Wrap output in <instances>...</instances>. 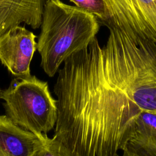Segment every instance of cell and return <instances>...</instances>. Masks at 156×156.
<instances>
[{"mask_svg":"<svg viewBox=\"0 0 156 156\" xmlns=\"http://www.w3.org/2000/svg\"><path fill=\"white\" fill-rule=\"evenodd\" d=\"M76 7L93 15L106 26L109 22L108 10L104 0H69Z\"/></svg>","mask_w":156,"mask_h":156,"instance_id":"obj_10","label":"cell"},{"mask_svg":"<svg viewBox=\"0 0 156 156\" xmlns=\"http://www.w3.org/2000/svg\"><path fill=\"white\" fill-rule=\"evenodd\" d=\"M40 27L37 50L49 77L69 56L87 48L99 30L95 16L61 0H46Z\"/></svg>","mask_w":156,"mask_h":156,"instance_id":"obj_2","label":"cell"},{"mask_svg":"<svg viewBox=\"0 0 156 156\" xmlns=\"http://www.w3.org/2000/svg\"><path fill=\"white\" fill-rule=\"evenodd\" d=\"M5 115L15 125L36 135L47 134L57 119V101L48 83L35 76L15 77L1 92Z\"/></svg>","mask_w":156,"mask_h":156,"instance_id":"obj_3","label":"cell"},{"mask_svg":"<svg viewBox=\"0 0 156 156\" xmlns=\"http://www.w3.org/2000/svg\"><path fill=\"white\" fill-rule=\"evenodd\" d=\"M39 142L36 135L0 115V156H33Z\"/></svg>","mask_w":156,"mask_h":156,"instance_id":"obj_8","label":"cell"},{"mask_svg":"<svg viewBox=\"0 0 156 156\" xmlns=\"http://www.w3.org/2000/svg\"><path fill=\"white\" fill-rule=\"evenodd\" d=\"M121 152V156H156V111L144 110L138 116Z\"/></svg>","mask_w":156,"mask_h":156,"instance_id":"obj_7","label":"cell"},{"mask_svg":"<svg viewBox=\"0 0 156 156\" xmlns=\"http://www.w3.org/2000/svg\"><path fill=\"white\" fill-rule=\"evenodd\" d=\"M108 28L103 45L96 37L65 60L54 86L53 136L73 156H117L141 112L156 111V44Z\"/></svg>","mask_w":156,"mask_h":156,"instance_id":"obj_1","label":"cell"},{"mask_svg":"<svg viewBox=\"0 0 156 156\" xmlns=\"http://www.w3.org/2000/svg\"><path fill=\"white\" fill-rule=\"evenodd\" d=\"M46 0H0V37L21 23L37 29L41 26Z\"/></svg>","mask_w":156,"mask_h":156,"instance_id":"obj_6","label":"cell"},{"mask_svg":"<svg viewBox=\"0 0 156 156\" xmlns=\"http://www.w3.org/2000/svg\"><path fill=\"white\" fill-rule=\"evenodd\" d=\"M36 35L16 26L0 37V62L15 77L31 76L30 65L37 50Z\"/></svg>","mask_w":156,"mask_h":156,"instance_id":"obj_5","label":"cell"},{"mask_svg":"<svg viewBox=\"0 0 156 156\" xmlns=\"http://www.w3.org/2000/svg\"><path fill=\"white\" fill-rule=\"evenodd\" d=\"M109 16L107 27L130 29L156 44V0H104Z\"/></svg>","mask_w":156,"mask_h":156,"instance_id":"obj_4","label":"cell"},{"mask_svg":"<svg viewBox=\"0 0 156 156\" xmlns=\"http://www.w3.org/2000/svg\"><path fill=\"white\" fill-rule=\"evenodd\" d=\"M1 89H0V96H1ZM0 99H1V98H0Z\"/></svg>","mask_w":156,"mask_h":156,"instance_id":"obj_11","label":"cell"},{"mask_svg":"<svg viewBox=\"0 0 156 156\" xmlns=\"http://www.w3.org/2000/svg\"><path fill=\"white\" fill-rule=\"evenodd\" d=\"M37 136L40 142L33 156H73L68 148L55 137L50 138L43 133Z\"/></svg>","mask_w":156,"mask_h":156,"instance_id":"obj_9","label":"cell"},{"mask_svg":"<svg viewBox=\"0 0 156 156\" xmlns=\"http://www.w3.org/2000/svg\"><path fill=\"white\" fill-rule=\"evenodd\" d=\"M117 156H121V155H117Z\"/></svg>","mask_w":156,"mask_h":156,"instance_id":"obj_12","label":"cell"}]
</instances>
